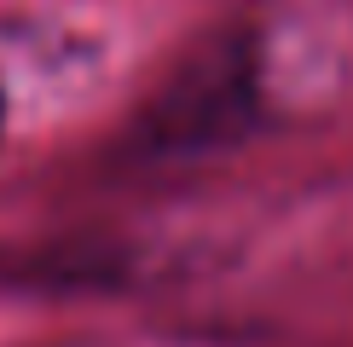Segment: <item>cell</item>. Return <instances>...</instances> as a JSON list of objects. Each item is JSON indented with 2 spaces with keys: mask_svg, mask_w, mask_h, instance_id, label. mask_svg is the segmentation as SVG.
<instances>
[{
  "mask_svg": "<svg viewBox=\"0 0 353 347\" xmlns=\"http://www.w3.org/2000/svg\"><path fill=\"white\" fill-rule=\"evenodd\" d=\"M0 116H6V98H0Z\"/></svg>",
  "mask_w": 353,
  "mask_h": 347,
  "instance_id": "obj_2",
  "label": "cell"
},
{
  "mask_svg": "<svg viewBox=\"0 0 353 347\" xmlns=\"http://www.w3.org/2000/svg\"><path fill=\"white\" fill-rule=\"evenodd\" d=\"M261 70L243 35L209 41L191 64H180L163 93L145 105V145L157 151H209L220 139H238L255 116Z\"/></svg>",
  "mask_w": 353,
  "mask_h": 347,
  "instance_id": "obj_1",
  "label": "cell"
}]
</instances>
